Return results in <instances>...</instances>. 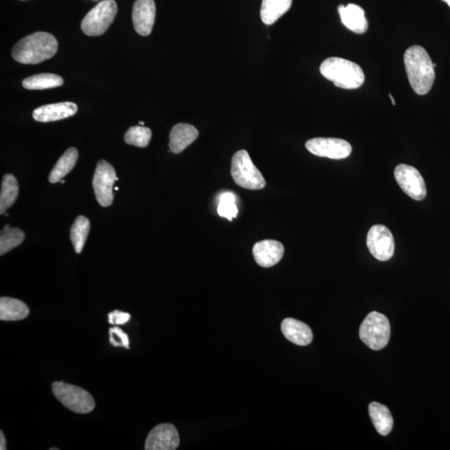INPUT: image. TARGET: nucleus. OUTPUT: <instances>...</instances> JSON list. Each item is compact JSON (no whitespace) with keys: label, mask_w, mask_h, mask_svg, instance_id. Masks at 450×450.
<instances>
[{"label":"nucleus","mask_w":450,"mask_h":450,"mask_svg":"<svg viewBox=\"0 0 450 450\" xmlns=\"http://www.w3.org/2000/svg\"><path fill=\"white\" fill-rule=\"evenodd\" d=\"M118 178L116 177L114 168L110 164L100 161L95 169L93 178V188L97 200L103 207H109L113 204V187Z\"/></svg>","instance_id":"6e6552de"},{"label":"nucleus","mask_w":450,"mask_h":450,"mask_svg":"<svg viewBox=\"0 0 450 450\" xmlns=\"http://www.w3.org/2000/svg\"><path fill=\"white\" fill-rule=\"evenodd\" d=\"M389 96H390V100L392 101V104H393V105H395V101L394 97L392 96L390 94L389 95Z\"/></svg>","instance_id":"2f4dec72"},{"label":"nucleus","mask_w":450,"mask_h":450,"mask_svg":"<svg viewBox=\"0 0 450 450\" xmlns=\"http://www.w3.org/2000/svg\"><path fill=\"white\" fill-rule=\"evenodd\" d=\"M0 449L6 450V436H4V433L0 432Z\"/></svg>","instance_id":"7c9ffc66"},{"label":"nucleus","mask_w":450,"mask_h":450,"mask_svg":"<svg viewBox=\"0 0 450 450\" xmlns=\"http://www.w3.org/2000/svg\"><path fill=\"white\" fill-rule=\"evenodd\" d=\"M78 106L72 102L51 104L38 107L33 113V118L38 122L48 123L65 119L75 115Z\"/></svg>","instance_id":"2eb2a0df"},{"label":"nucleus","mask_w":450,"mask_h":450,"mask_svg":"<svg viewBox=\"0 0 450 450\" xmlns=\"http://www.w3.org/2000/svg\"><path fill=\"white\" fill-rule=\"evenodd\" d=\"M53 393L66 408L78 414H88L93 411L95 402L88 391L78 386L55 382L52 385Z\"/></svg>","instance_id":"423d86ee"},{"label":"nucleus","mask_w":450,"mask_h":450,"mask_svg":"<svg viewBox=\"0 0 450 450\" xmlns=\"http://www.w3.org/2000/svg\"><path fill=\"white\" fill-rule=\"evenodd\" d=\"M341 22L348 30L355 33H364L368 30V21L364 9L355 4L338 8Z\"/></svg>","instance_id":"f3484780"},{"label":"nucleus","mask_w":450,"mask_h":450,"mask_svg":"<svg viewBox=\"0 0 450 450\" xmlns=\"http://www.w3.org/2000/svg\"><path fill=\"white\" fill-rule=\"evenodd\" d=\"M156 16V7L154 0H136L132 13L135 31L141 36H149L152 33Z\"/></svg>","instance_id":"ddd939ff"},{"label":"nucleus","mask_w":450,"mask_h":450,"mask_svg":"<svg viewBox=\"0 0 450 450\" xmlns=\"http://www.w3.org/2000/svg\"><path fill=\"white\" fill-rule=\"evenodd\" d=\"M217 211L220 217L226 218L230 221L238 215L239 210L236 206L235 197L233 193H225L220 197Z\"/></svg>","instance_id":"cd10ccee"},{"label":"nucleus","mask_w":450,"mask_h":450,"mask_svg":"<svg viewBox=\"0 0 450 450\" xmlns=\"http://www.w3.org/2000/svg\"><path fill=\"white\" fill-rule=\"evenodd\" d=\"M404 62L410 86L415 93L428 94L435 79L434 64L428 52L419 45L411 46L405 53Z\"/></svg>","instance_id":"f257e3e1"},{"label":"nucleus","mask_w":450,"mask_h":450,"mask_svg":"<svg viewBox=\"0 0 450 450\" xmlns=\"http://www.w3.org/2000/svg\"><path fill=\"white\" fill-rule=\"evenodd\" d=\"M90 230V223L86 217L76 218L71 227L70 239L77 254H80L83 250Z\"/></svg>","instance_id":"393cba45"},{"label":"nucleus","mask_w":450,"mask_h":450,"mask_svg":"<svg viewBox=\"0 0 450 450\" xmlns=\"http://www.w3.org/2000/svg\"><path fill=\"white\" fill-rule=\"evenodd\" d=\"M283 335L290 342L299 346H306L313 341L311 328L301 321L292 318L284 319L282 323Z\"/></svg>","instance_id":"dca6fc26"},{"label":"nucleus","mask_w":450,"mask_h":450,"mask_svg":"<svg viewBox=\"0 0 450 450\" xmlns=\"http://www.w3.org/2000/svg\"><path fill=\"white\" fill-rule=\"evenodd\" d=\"M198 137V132L193 125L183 123L174 125L169 134V149L173 154H181Z\"/></svg>","instance_id":"a211bd4d"},{"label":"nucleus","mask_w":450,"mask_h":450,"mask_svg":"<svg viewBox=\"0 0 450 450\" xmlns=\"http://www.w3.org/2000/svg\"><path fill=\"white\" fill-rule=\"evenodd\" d=\"M319 70L324 78L343 90L359 89L365 80L360 65L342 58H328L322 63Z\"/></svg>","instance_id":"7ed1b4c3"},{"label":"nucleus","mask_w":450,"mask_h":450,"mask_svg":"<svg viewBox=\"0 0 450 450\" xmlns=\"http://www.w3.org/2000/svg\"><path fill=\"white\" fill-rule=\"evenodd\" d=\"M369 413L377 432L386 436L392 432L394 419L388 407L378 402H372L369 405Z\"/></svg>","instance_id":"6ab92c4d"},{"label":"nucleus","mask_w":450,"mask_h":450,"mask_svg":"<svg viewBox=\"0 0 450 450\" xmlns=\"http://www.w3.org/2000/svg\"><path fill=\"white\" fill-rule=\"evenodd\" d=\"M58 50L54 36L47 32L32 33L19 41L12 50L14 60L23 65H37L51 59Z\"/></svg>","instance_id":"f03ea898"},{"label":"nucleus","mask_w":450,"mask_h":450,"mask_svg":"<svg viewBox=\"0 0 450 450\" xmlns=\"http://www.w3.org/2000/svg\"><path fill=\"white\" fill-rule=\"evenodd\" d=\"M140 125H144V122H141V121H140V122L139 123Z\"/></svg>","instance_id":"f704fd0d"},{"label":"nucleus","mask_w":450,"mask_h":450,"mask_svg":"<svg viewBox=\"0 0 450 450\" xmlns=\"http://www.w3.org/2000/svg\"><path fill=\"white\" fill-rule=\"evenodd\" d=\"M284 247L277 240H266L254 245L253 255L256 263L261 267L269 268L283 258Z\"/></svg>","instance_id":"4468645a"},{"label":"nucleus","mask_w":450,"mask_h":450,"mask_svg":"<svg viewBox=\"0 0 450 450\" xmlns=\"http://www.w3.org/2000/svg\"><path fill=\"white\" fill-rule=\"evenodd\" d=\"M109 343L114 347H124L129 348V338L127 333H124L119 327L109 328Z\"/></svg>","instance_id":"c85d7f7f"},{"label":"nucleus","mask_w":450,"mask_h":450,"mask_svg":"<svg viewBox=\"0 0 450 450\" xmlns=\"http://www.w3.org/2000/svg\"><path fill=\"white\" fill-rule=\"evenodd\" d=\"M367 246L370 254L380 261H388L393 257L394 237L385 225H376L371 227L367 235Z\"/></svg>","instance_id":"9d476101"},{"label":"nucleus","mask_w":450,"mask_h":450,"mask_svg":"<svg viewBox=\"0 0 450 450\" xmlns=\"http://www.w3.org/2000/svg\"><path fill=\"white\" fill-rule=\"evenodd\" d=\"M180 445V436L176 427L171 424H161L149 432L144 449L174 450Z\"/></svg>","instance_id":"f8f14e48"},{"label":"nucleus","mask_w":450,"mask_h":450,"mask_svg":"<svg viewBox=\"0 0 450 450\" xmlns=\"http://www.w3.org/2000/svg\"><path fill=\"white\" fill-rule=\"evenodd\" d=\"M231 176L237 185L247 190H262L266 186L262 173L244 149L236 152L232 158Z\"/></svg>","instance_id":"20e7f679"},{"label":"nucleus","mask_w":450,"mask_h":450,"mask_svg":"<svg viewBox=\"0 0 450 450\" xmlns=\"http://www.w3.org/2000/svg\"><path fill=\"white\" fill-rule=\"evenodd\" d=\"M151 137V129L144 127H133L125 134L124 141L129 145L145 148L148 146Z\"/></svg>","instance_id":"bb28decb"},{"label":"nucleus","mask_w":450,"mask_h":450,"mask_svg":"<svg viewBox=\"0 0 450 450\" xmlns=\"http://www.w3.org/2000/svg\"><path fill=\"white\" fill-rule=\"evenodd\" d=\"M50 450H59L58 448H51Z\"/></svg>","instance_id":"72a5a7b5"},{"label":"nucleus","mask_w":450,"mask_h":450,"mask_svg":"<svg viewBox=\"0 0 450 450\" xmlns=\"http://www.w3.org/2000/svg\"><path fill=\"white\" fill-rule=\"evenodd\" d=\"M293 0H263L260 17L267 26L278 21L292 6Z\"/></svg>","instance_id":"412c9836"},{"label":"nucleus","mask_w":450,"mask_h":450,"mask_svg":"<svg viewBox=\"0 0 450 450\" xmlns=\"http://www.w3.org/2000/svg\"><path fill=\"white\" fill-rule=\"evenodd\" d=\"M395 178L406 195L413 200L420 201L427 197V186L417 168L408 164H399L395 169Z\"/></svg>","instance_id":"1a4fd4ad"},{"label":"nucleus","mask_w":450,"mask_h":450,"mask_svg":"<svg viewBox=\"0 0 450 450\" xmlns=\"http://www.w3.org/2000/svg\"><path fill=\"white\" fill-rule=\"evenodd\" d=\"M306 147L309 152L318 157L331 159L348 158L352 153L351 144L341 139L314 138L308 140Z\"/></svg>","instance_id":"9b49d317"},{"label":"nucleus","mask_w":450,"mask_h":450,"mask_svg":"<svg viewBox=\"0 0 450 450\" xmlns=\"http://www.w3.org/2000/svg\"><path fill=\"white\" fill-rule=\"evenodd\" d=\"M23 87L31 90H43L64 85V80L62 77L55 74H40L28 77L23 81Z\"/></svg>","instance_id":"b1692460"},{"label":"nucleus","mask_w":450,"mask_h":450,"mask_svg":"<svg viewBox=\"0 0 450 450\" xmlns=\"http://www.w3.org/2000/svg\"><path fill=\"white\" fill-rule=\"evenodd\" d=\"M115 191H119V188L118 187H115Z\"/></svg>","instance_id":"c9c22d12"},{"label":"nucleus","mask_w":450,"mask_h":450,"mask_svg":"<svg viewBox=\"0 0 450 450\" xmlns=\"http://www.w3.org/2000/svg\"><path fill=\"white\" fill-rule=\"evenodd\" d=\"M109 323L113 326H123L128 323L132 318L129 313L119 311H114L108 314Z\"/></svg>","instance_id":"c756f323"},{"label":"nucleus","mask_w":450,"mask_h":450,"mask_svg":"<svg viewBox=\"0 0 450 450\" xmlns=\"http://www.w3.org/2000/svg\"><path fill=\"white\" fill-rule=\"evenodd\" d=\"M18 195V183L16 177L11 173L6 174L3 178L0 193V214L4 215L14 204Z\"/></svg>","instance_id":"5701e85b"},{"label":"nucleus","mask_w":450,"mask_h":450,"mask_svg":"<svg viewBox=\"0 0 450 450\" xmlns=\"http://www.w3.org/2000/svg\"><path fill=\"white\" fill-rule=\"evenodd\" d=\"M79 152L75 148H70L63 154L59 161L53 168L48 181L51 183H55L63 181L68 173L75 168L77 161H78Z\"/></svg>","instance_id":"4be33fe9"},{"label":"nucleus","mask_w":450,"mask_h":450,"mask_svg":"<svg viewBox=\"0 0 450 450\" xmlns=\"http://www.w3.org/2000/svg\"><path fill=\"white\" fill-rule=\"evenodd\" d=\"M23 240L24 233L21 229L11 228L9 225L4 226L0 235V255H4L16 248Z\"/></svg>","instance_id":"a878e982"},{"label":"nucleus","mask_w":450,"mask_h":450,"mask_svg":"<svg viewBox=\"0 0 450 450\" xmlns=\"http://www.w3.org/2000/svg\"><path fill=\"white\" fill-rule=\"evenodd\" d=\"M444 3H446L450 8V0H442Z\"/></svg>","instance_id":"473e14b6"},{"label":"nucleus","mask_w":450,"mask_h":450,"mask_svg":"<svg viewBox=\"0 0 450 450\" xmlns=\"http://www.w3.org/2000/svg\"><path fill=\"white\" fill-rule=\"evenodd\" d=\"M360 338L373 350H380L386 347L390 338L388 318L376 311L368 314L361 323Z\"/></svg>","instance_id":"39448f33"},{"label":"nucleus","mask_w":450,"mask_h":450,"mask_svg":"<svg viewBox=\"0 0 450 450\" xmlns=\"http://www.w3.org/2000/svg\"><path fill=\"white\" fill-rule=\"evenodd\" d=\"M30 309L21 300L2 297L0 299V319L3 321H17L26 318Z\"/></svg>","instance_id":"aec40b11"},{"label":"nucleus","mask_w":450,"mask_h":450,"mask_svg":"<svg viewBox=\"0 0 450 450\" xmlns=\"http://www.w3.org/2000/svg\"><path fill=\"white\" fill-rule=\"evenodd\" d=\"M118 12L114 0H104L86 14L81 23L82 31L88 36H100L108 31Z\"/></svg>","instance_id":"0eeeda50"}]
</instances>
